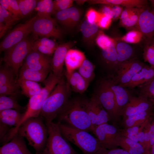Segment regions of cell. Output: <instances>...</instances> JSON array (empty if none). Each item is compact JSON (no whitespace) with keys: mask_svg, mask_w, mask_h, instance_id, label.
Returning a JSON list of instances; mask_svg holds the SVG:
<instances>
[{"mask_svg":"<svg viewBox=\"0 0 154 154\" xmlns=\"http://www.w3.org/2000/svg\"><path fill=\"white\" fill-rule=\"evenodd\" d=\"M140 86L141 95L154 103V78Z\"/></svg>","mask_w":154,"mask_h":154,"instance_id":"cell-40","label":"cell"},{"mask_svg":"<svg viewBox=\"0 0 154 154\" xmlns=\"http://www.w3.org/2000/svg\"><path fill=\"white\" fill-rule=\"evenodd\" d=\"M55 13L56 20L62 25L68 27L75 26L80 17L79 10L74 7Z\"/></svg>","mask_w":154,"mask_h":154,"instance_id":"cell-19","label":"cell"},{"mask_svg":"<svg viewBox=\"0 0 154 154\" xmlns=\"http://www.w3.org/2000/svg\"><path fill=\"white\" fill-rule=\"evenodd\" d=\"M152 5H154V0H150Z\"/></svg>","mask_w":154,"mask_h":154,"instance_id":"cell-57","label":"cell"},{"mask_svg":"<svg viewBox=\"0 0 154 154\" xmlns=\"http://www.w3.org/2000/svg\"><path fill=\"white\" fill-rule=\"evenodd\" d=\"M101 13L112 19V13L110 5H105L103 6Z\"/></svg>","mask_w":154,"mask_h":154,"instance_id":"cell-52","label":"cell"},{"mask_svg":"<svg viewBox=\"0 0 154 154\" xmlns=\"http://www.w3.org/2000/svg\"><path fill=\"white\" fill-rule=\"evenodd\" d=\"M138 142L146 150L144 140V134L143 131H140L138 134Z\"/></svg>","mask_w":154,"mask_h":154,"instance_id":"cell-53","label":"cell"},{"mask_svg":"<svg viewBox=\"0 0 154 154\" xmlns=\"http://www.w3.org/2000/svg\"><path fill=\"white\" fill-rule=\"evenodd\" d=\"M50 72L35 70L22 65L19 72L18 79L43 83Z\"/></svg>","mask_w":154,"mask_h":154,"instance_id":"cell-22","label":"cell"},{"mask_svg":"<svg viewBox=\"0 0 154 154\" xmlns=\"http://www.w3.org/2000/svg\"><path fill=\"white\" fill-rule=\"evenodd\" d=\"M110 6L112 13V19H117L120 17L123 10V8L122 7L117 5Z\"/></svg>","mask_w":154,"mask_h":154,"instance_id":"cell-50","label":"cell"},{"mask_svg":"<svg viewBox=\"0 0 154 154\" xmlns=\"http://www.w3.org/2000/svg\"><path fill=\"white\" fill-rule=\"evenodd\" d=\"M45 124L48 129V135L42 154H77L61 134L58 122L52 121Z\"/></svg>","mask_w":154,"mask_h":154,"instance_id":"cell-5","label":"cell"},{"mask_svg":"<svg viewBox=\"0 0 154 154\" xmlns=\"http://www.w3.org/2000/svg\"><path fill=\"white\" fill-rule=\"evenodd\" d=\"M89 83L80 74L76 82V85L74 91L82 93L87 89Z\"/></svg>","mask_w":154,"mask_h":154,"instance_id":"cell-46","label":"cell"},{"mask_svg":"<svg viewBox=\"0 0 154 154\" xmlns=\"http://www.w3.org/2000/svg\"><path fill=\"white\" fill-rule=\"evenodd\" d=\"M154 78V69L151 66L145 65L136 74L124 87L133 88L140 86Z\"/></svg>","mask_w":154,"mask_h":154,"instance_id":"cell-23","label":"cell"},{"mask_svg":"<svg viewBox=\"0 0 154 154\" xmlns=\"http://www.w3.org/2000/svg\"><path fill=\"white\" fill-rule=\"evenodd\" d=\"M108 113L110 117H114L119 114L114 93L108 80L101 81L94 95Z\"/></svg>","mask_w":154,"mask_h":154,"instance_id":"cell-7","label":"cell"},{"mask_svg":"<svg viewBox=\"0 0 154 154\" xmlns=\"http://www.w3.org/2000/svg\"><path fill=\"white\" fill-rule=\"evenodd\" d=\"M112 19L102 13V15L96 23L98 26L101 29H107L112 23Z\"/></svg>","mask_w":154,"mask_h":154,"instance_id":"cell-48","label":"cell"},{"mask_svg":"<svg viewBox=\"0 0 154 154\" xmlns=\"http://www.w3.org/2000/svg\"><path fill=\"white\" fill-rule=\"evenodd\" d=\"M111 89L114 95L116 104L119 112H122L128 103L130 96L123 87L117 85L113 80H108Z\"/></svg>","mask_w":154,"mask_h":154,"instance_id":"cell-21","label":"cell"},{"mask_svg":"<svg viewBox=\"0 0 154 154\" xmlns=\"http://www.w3.org/2000/svg\"><path fill=\"white\" fill-rule=\"evenodd\" d=\"M150 154H154V144L151 146V149Z\"/></svg>","mask_w":154,"mask_h":154,"instance_id":"cell-55","label":"cell"},{"mask_svg":"<svg viewBox=\"0 0 154 154\" xmlns=\"http://www.w3.org/2000/svg\"><path fill=\"white\" fill-rule=\"evenodd\" d=\"M22 65L35 70L51 71L52 60L47 55L32 50L25 58Z\"/></svg>","mask_w":154,"mask_h":154,"instance_id":"cell-15","label":"cell"},{"mask_svg":"<svg viewBox=\"0 0 154 154\" xmlns=\"http://www.w3.org/2000/svg\"><path fill=\"white\" fill-rule=\"evenodd\" d=\"M72 45L71 42L64 43L58 45L55 50L52 59L51 71L56 76L61 77L63 76V66L65 56Z\"/></svg>","mask_w":154,"mask_h":154,"instance_id":"cell-17","label":"cell"},{"mask_svg":"<svg viewBox=\"0 0 154 154\" xmlns=\"http://www.w3.org/2000/svg\"><path fill=\"white\" fill-rule=\"evenodd\" d=\"M24 113L14 109L3 110L0 112V123L11 127L14 126L15 127L21 120Z\"/></svg>","mask_w":154,"mask_h":154,"instance_id":"cell-27","label":"cell"},{"mask_svg":"<svg viewBox=\"0 0 154 154\" xmlns=\"http://www.w3.org/2000/svg\"><path fill=\"white\" fill-rule=\"evenodd\" d=\"M151 116H151L149 121L144 127L143 130L145 147L146 150L147 151H149V150L151 149L149 130Z\"/></svg>","mask_w":154,"mask_h":154,"instance_id":"cell-47","label":"cell"},{"mask_svg":"<svg viewBox=\"0 0 154 154\" xmlns=\"http://www.w3.org/2000/svg\"><path fill=\"white\" fill-rule=\"evenodd\" d=\"M142 8L125 7L120 17L121 24L127 28L136 26Z\"/></svg>","mask_w":154,"mask_h":154,"instance_id":"cell-25","label":"cell"},{"mask_svg":"<svg viewBox=\"0 0 154 154\" xmlns=\"http://www.w3.org/2000/svg\"><path fill=\"white\" fill-rule=\"evenodd\" d=\"M17 82L22 93L29 98L39 93L43 88L38 82L32 81L17 79Z\"/></svg>","mask_w":154,"mask_h":154,"instance_id":"cell-30","label":"cell"},{"mask_svg":"<svg viewBox=\"0 0 154 154\" xmlns=\"http://www.w3.org/2000/svg\"><path fill=\"white\" fill-rule=\"evenodd\" d=\"M152 114L151 118L150 125L149 130L150 136L151 148L154 144V114Z\"/></svg>","mask_w":154,"mask_h":154,"instance_id":"cell-51","label":"cell"},{"mask_svg":"<svg viewBox=\"0 0 154 154\" xmlns=\"http://www.w3.org/2000/svg\"><path fill=\"white\" fill-rule=\"evenodd\" d=\"M151 46V47L153 48L154 49V46Z\"/></svg>","mask_w":154,"mask_h":154,"instance_id":"cell-59","label":"cell"},{"mask_svg":"<svg viewBox=\"0 0 154 154\" xmlns=\"http://www.w3.org/2000/svg\"><path fill=\"white\" fill-rule=\"evenodd\" d=\"M150 154V153H148V154Z\"/></svg>","mask_w":154,"mask_h":154,"instance_id":"cell-60","label":"cell"},{"mask_svg":"<svg viewBox=\"0 0 154 154\" xmlns=\"http://www.w3.org/2000/svg\"><path fill=\"white\" fill-rule=\"evenodd\" d=\"M143 37L142 33L138 31L132 30L129 31L119 40L127 43L135 44L139 42Z\"/></svg>","mask_w":154,"mask_h":154,"instance_id":"cell-41","label":"cell"},{"mask_svg":"<svg viewBox=\"0 0 154 154\" xmlns=\"http://www.w3.org/2000/svg\"><path fill=\"white\" fill-rule=\"evenodd\" d=\"M148 44H147L150 46H154V38H153L151 40H147Z\"/></svg>","mask_w":154,"mask_h":154,"instance_id":"cell-54","label":"cell"},{"mask_svg":"<svg viewBox=\"0 0 154 154\" xmlns=\"http://www.w3.org/2000/svg\"><path fill=\"white\" fill-rule=\"evenodd\" d=\"M90 4H102L108 5H117L125 7L143 8L148 4L145 0H91L87 1Z\"/></svg>","mask_w":154,"mask_h":154,"instance_id":"cell-24","label":"cell"},{"mask_svg":"<svg viewBox=\"0 0 154 154\" xmlns=\"http://www.w3.org/2000/svg\"><path fill=\"white\" fill-rule=\"evenodd\" d=\"M31 32L35 36L58 38L61 37L62 31L58 27L55 20L51 17L46 18L37 15L32 25Z\"/></svg>","mask_w":154,"mask_h":154,"instance_id":"cell-9","label":"cell"},{"mask_svg":"<svg viewBox=\"0 0 154 154\" xmlns=\"http://www.w3.org/2000/svg\"><path fill=\"white\" fill-rule=\"evenodd\" d=\"M35 40L27 37L5 51L3 60L5 65L12 70L17 79L19 68L22 66L24 60L32 50Z\"/></svg>","mask_w":154,"mask_h":154,"instance_id":"cell-6","label":"cell"},{"mask_svg":"<svg viewBox=\"0 0 154 154\" xmlns=\"http://www.w3.org/2000/svg\"><path fill=\"white\" fill-rule=\"evenodd\" d=\"M17 21L13 15L0 5V37Z\"/></svg>","mask_w":154,"mask_h":154,"instance_id":"cell-33","label":"cell"},{"mask_svg":"<svg viewBox=\"0 0 154 154\" xmlns=\"http://www.w3.org/2000/svg\"><path fill=\"white\" fill-rule=\"evenodd\" d=\"M94 67L89 60L85 59L78 68V72L89 84L95 77Z\"/></svg>","mask_w":154,"mask_h":154,"instance_id":"cell-36","label":"cell"},{"mask_svg":"<svg viewBox=\"0 0 154 154\" xmlns=\"http://www.w3.org/2000/svg\"><path fill=\"white\" fill-rule=\"evenodd\" d=\"M15 76L12 70L9 67L5 65L1 67L0 96L17 98L19 95L20 87L17 83V80L15 78Z\"/></svg>","mask_w":154,"mask_h":154,"instance_id":"cell-11","label":"cell"},{"mask_svg":"<svg viewBox=\"0 0 154 154\" xmlns=\"http://www.w3.org/2000/svg\"><path fill=\"white\" fill-rule=\"evenodd\" d=\"M0 5L12 14L17 21L21 18L17 0H0Z\"/></svg>","mask_w":154,"mask_h":154,"instance_id":"cell-37","label":"cell"},{"mask_svg":"<svg viewBox=\"0 0 154 154\" xmlns=\"http://www.w3.org/2000/svg\"><path fill=\"white\" fill-rule=\"evenodd\" d=\"M152 6H153V10L152 11L153 13V15H154V5H152Z\"/></svg>","mask_w":154,"mask_h":154,"instance_id":"cell-58","label":"cell"},{"mask_svg":"<svg viewBox=\"0 0 154 154\" xmlns=\"http://www.w3.org/2000/svg\"><path fill=\"white\" fill-rule=\"evenodd\" d=\"M21 18L28 15L35 9L38 0H17Z\"/></svg>","mask_w":154,"mask_h":154,"instance_id":"cell-38","label":"cell"},{"mask_svg":"<svg viewBox=\"0 0 154 154\" xmlns=\"http://www.w3.org/2000/svg\"><path fill=\"white\" fill-rule=\"evenodd\" d=\"M143 58L145 62L149 63L154 69V49L147 44L143 49Z\"/></svg>","mask_w":154,"mask_h":154,"instance_id":"cell-44","label":"cell"},{"mask_svg":"<svg viewBox=\"0 0 154 154\" xmlns=\"http://www.w3.org/2000/svg\"><path fill=\"white\" fill-rule=\"evenodd\" d=\"M154 108V103L146 98L141 95L139 97L130 96L122 112L127 117Z\"/></svg>","mask_w":154,"mask_h":154,"instance_id":"cell-16","label":"cell"},{"mask_svg":"<svg viewBox=\"0 0 154 154\" xmlns=\"http://www.w3.org/2000/svg\"><path fill=\"white\" fill-rule=\"evenodd\" d=\"M98 154H129L127 152L123 149H106L102 148Z\"/></svg>","mask_w":154,"mask_h":154,"instance_id":"cell-49","label":"cell"},{"mask_svg":"<svg viewBox=\"0 0 154 154\" xmlns=\"http://www.w3.org/2000/svg\"><path fill=\"white\" fill-rule=\"evenodd\" d=\"M102 55L108 68L112 70H116L117 71L118 66L115 47V40H114L107 48L102 50Z\"/></svg>","mask_w":154,"mask_h":154,"instance_id":"cell-29","label":"cell"},{"mask_svg":"<svg viewBox=\"0 0 154 154\" xmlns=\"http://www.w3.org/2000/svg\"><path fill=\"white\" fill-rule=\"evenodd\" d=\"M102 15L95 9L90 8L87 11L86 14V20L91 24H96Z\"/></svg>","mask_w":154,"mask_h":154,"instance_id":"cell-45","label":"cell"},{"mask_svg":"<svg viewBox=\"0 0 154 154\" xmlns=\"http://www.w3.org/2000/svg\"><path fill=\"white\" fill-rule=\"evenodd\" d=\"M92 132L103 148L111 149L119 146L117 139L119 135L113 125L104 123L96 127Z\"/></svg>","mask_w":154,"mask_h":154,"instance_id":"cell-10","label":"cell"},{"mask_svg":"<svg viewBox=\"0 0 154 154\" xmlns=\"http://www.w3.org/2000/svg\"><path fill=\"white\" fill-rule=\"evenodd\" d=\"M87 1L86 0H77L76 1V2H77L79 4H82L85 1Z\"/></svg>","mask_w":154,"mask_h":154,"instance_id":"cell-56","label":"cell"},{"mask_svg":"<svg viewBox=\"0 0 154 154\" xmlns=\"http://www.w3.org/2000/svg\"><path fill=\"white\" fill-rule=\"evenodd\" d=\"M35 9L37 11L38 16L46 18H51V15L54 12L53 1L38 0Z\"/></svg>","mask_w":154,"mask_h":154,"instance_id":"cell-35","label":"cell"},{"mask_svg":"<svg viewBox=\"0 0 154 154\" xmlns=\"http://www.w3.org/2000/svg\"><path fill=\"white\" fill-rule=\"evenodd\" d=\"M117 141L119 146L129 154H147V151L138 142L123 136L119 135Z\"/></svg>","mask_w":154,"mask_h":154,"instance_id":"cell-26","label":"cell"},{"mask_svg":"<svg viewBox=\"0 0 154 154\" xmlns=\"http://www.w3.org/2000/svg\"><path fill=\"white\" fill-rule=\"evenodd\" d=\"M98 27L96 24L90 23L86 20L81 24L80 29L84 37L88 39L92 38L96 34Z\"/></svg>","mask_w":154,"mask_h":154,"instance_id":"cell-39","label":"cell"},{"mask_svg":"<svg viewBox=\"0 0 154 154\" xmlns=\"http://www.w3.org/2000/svg\"><path fill=\"white\" fill-rule=\"evenodd\" d=\"M154 108L141 112L126 117V125L128 127L139 126L144 123L153 114Z\"/></svg>","mask_w":154,"mask_h":154,"instance_id":"cell-32","label":"cell"},{"mask_svg":"<svg viewBox=\"0 0 154 154\" xmlns=\"http://www.w3.org/2000/svg\"><path fill=\"white\" fill-rule=\"evenodd\" d=\"M86 106L91 123V132L98 126L107 123L109 120L108 113L94 96L86 101Z\"/></svg>","mask_w":154,"mask_h":154,"instance_id":"cell-13","label":"cell"},{"mask_svg":"<svg viewBox=\"0 0 154 154\" xmlns=\"http://www.w3.org/2000/svg\"><path fill=\"white\" fill-rule=\"evenodd\" d=\"M0 154H33L28 149L23 137L17 133L0 148Z\"/></svg>","mask_w":154,"mask_h":154,"instance_id":"cell-18","label":"cell"},{"mask_svg":"<svg viewBox=\"0 0 154 154\" xmlns=\"http://www.w3.org/2000/svg\"><path fill=\"white\" fill-rule=\"evenodd\" d=\"M114 40L105 35L102 32H100L96 39L97 44L102 50L106 49L109 47Z\"/></svg>","mask_w":154,"mask_h":154,"instance_id":"cell-42","label":"cell"},{"mask_svg":"<svg viewBox=\"0 0 154 154\" xmlns=\"http://www.w3.org/2000/svg\"><path fill=\"white\" fill-rule=\"evenodd\" d=\"M44 121L39 116L30 118L23 122L17 130V133L25 137L28 145L34 149L35 154H42L46 146L48 131Z\"/></svg>","mask_w":154,"mask_h":154,"instance_id":"cell-3","label":"cell"},{"mask_svg":"<svg viewBox=\"0 0 154 154\" xmlns=\"http://www.w3.org/2000/svg\"><path fill=\"white\" fill-rule=\"evenodd\" d=\"M86 59L82 52L76 49H70L67 51L65 58L66 68L65 72L69 74L78 69Z\"/></svg>","mask_w":154,"mask_h":154,"instance_id":"cell-20","label":"cell"},{"mask_svg":"<svg viewBox=\"0 0 154 154\" xmlns=\"http://www.w3.org/2000/svg\"><path fill=\"white\" fill-rule=\"evenodd\" d=\"M115 47L119 68L122 62L127 60L132 56L133 50L130 45L121 41L117 42L115 40Z\"/></svg>","mask_w":154,"mask_h":154,"instance_id":"cell-31","label":"cell"},{"mask_svg":"<svg viewBox=\"0 0 154 154\" xmlns=\"http://www.w3.org/2000/svg\"><path fill=\"white\" fill-rule=\"evenodd\" d=\"M74 1L72 0L53 1L54 13L64 10L72 7Z\"/></svg>","mask_w":154,"mask_h":154,"instance_id":"cell-43","label":"cell"},{"mask_svg":"<svg viewBox=\"0 0 154 154\" xmlns=\"http://www.w3.org/2000/svg\"><path fill=\"white\" fill-rule=\"evenodd\" d=\"M144 66L143 63L134 59L125 61L120 65L117 75L112 80L116 84L124 87Z\"/></svg>","mask_w":154,"mask_h":154,"instance_id":"cell-12","label":"cell"},{"mask_svg":"<svg viewBox=\"0 0 154 154\" xmlns=\"http://www.w3.org/2000/svg\"><path fill=\"white\" fill-rule=\"evenodd\" d=\"M36 17L19 25L9 33L0 43V52L5 51L27 37L31 32L32 24Z\"/></svg>","mask_w":154,"mask_h":154,"instance_id":"cell-8","label":"cell"},{"mask_svg":"<svg viewBox=\"0 0 154 154\" xmlns=\"http://www.w3.org/2000/svg\"><path fill=\"white\" fill-rule=\"evenodd\" d=\"M56 43L52 40L46 37H42L34 42L32 50H37L47 56L53 54L58 46Z\"/></svg>","mask_w":154,"mask_h":154,"instance_id":"cell-28","label":"cell"},{"mask_svg":"<svg viewBox=\"0 0 154 154\" xmlns=\"http://www.w3.org/2000/svg\"><path fill=\"white\" fill-rule=\"evenodd\" d=\"M136 27V30L140 32L147 40L153 38L154 15L147 6L141 9Z\"/></svg>","mask_w":154,"mask_h":154,"instance_id":"cell-14","label":"cell"},{"mask_svg":"<svg viewBox=\"0 0 154 154\" xmlns=\"http://www.w3.org/2000/svg\"><path fill=\"white\" fill-rule=\"evenodd\" d=\"M86 101L79 98L69 100L57 117L58 122H64L74 128L92 132Z\"/></svg>","mask_w":154,"mask_h":154,"instance_id":"cell-1","label":"cell"},{"mask_svg":"<svg viewBox=\"0 0 154 154\" xmlns=\"http://www.w3.org/2000/svg\"><path fill=\"white\" fill-rule=\"evenodd\" d=\"M71 88L63 76L44 101L39 116L45 123L57 117L69 99Z\"/></svg>","mask_w":154,"mask_h":154,"instance_id":"cell-2","label":"cell"},{"mask_svg":"<svg viewBox=\"0 0 154 154\" xmlns=\"http://www.w3.org/2000/svg\"><path fill=\"white\" fill-rule=\"evenodd\" d=\"M26 108L20 106L16 98L13 96H0V112L7 109H14L20 112L25 111Z\"/></svg>","mask_w":154,"mask_h":154,"instance_id":"cell-34","label":"cell"},{"mask_svg":"<svg viewBox=\"0 0 154 154\" xmlns=\"http://www.w3.org/2000/svg\"><path fill=\"white\" fill-rule=\"evenodd\" d=\"M63 137L78 147L84 154H98L103 148L97 139L88 132L58 122Z\"/></svg>","mask_w":154,"mask_h":154,"instance_id":"cell-4","label":"cell"}]
</instances>
